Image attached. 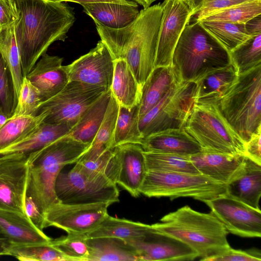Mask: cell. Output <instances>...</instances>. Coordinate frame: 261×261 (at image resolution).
<instances>
[{
	"label": "cell",
	"instance_id": "cell-11",
	"mask_svg": "<svg viewBox=\"0 0 261 261\" xmlns=\"http://www.w3.org/2000/svg\"><path fill=\"white\" fill-rule=\"evenodd\" d=\"M108 90L100 86L69 81L58 93L42 102L34 116L44 114L43 123L65 125L71 129L84 111Z\"/></svg>",
	"mask_w": 261,
	"mask_h": 261
},
{
	"label": "cell",
	"instance_id": "cell-1",
	"mask_svg": "<svg viewBox=\"0 0 261 261\" xmlns=\"http://www.w3.org/2000/svg\"><path fill=\"white\" fill-rule=\"evenodd\" d=\"M12 1L17 15L14 32L25 76L53 42L66 39L75 17L72 9L63 2Z\"/></svg>",
	"mask_w": 261,
	"mask_h": 261
},
{
	"label": "cell",
	"instance_id": "cell-12",
	"mask_svg": "<svg viewBox=\"0 0 261 261\" xmlns=\"http://www.w3.org/2000/svg\"><path fill=\"white\" fill-rule=\"evenodd\" d=\"M162 5L154 67L171 65L176 44L197 8L194 0H164Z\"/></svg>",
	"mask_w": 261,
	"mask_h": 261
},
{
	"label": "cell",
	"instance_id": "cell-19",
	"mask_svg": "<svg viewBox=\"0 0 261 261\" xmlns=\"http://www.w3.org/2000/svg\"><path fill=\"white\" fill-rule=\"evenodd\" d=\"M63 58L44 54L25 77L39 91L44 101L58 93L69 81Z\"/></svg>",
	"mask_w": 261,
	"mask_h": 261
},
{
	"label": "cell",
	"instance_id": "cell-30",
	"mask_svg": "<svg viewBox=\"0 0 261 261\" xmlns=\"http://www.w3.org/2000/svg\"><path fill=\"white\" fill-rule=\"evenodd\" d=\"M153 230L151 225L115 218L108 215L96 228L85 234L87 238L110 237L129 243L143 239Z\"/></svg>",
	"mask_w": 261,
	"mask_h": 261
},
{
	"label": "cell",
	"instance_id": "cell-54",
	"mask_svg": "<svg viewBox=\"0 0 261 261\" xmlns=\"http://www.w3.org/2000/svg\"><path fill=\"white\" fill-rule=\"evenodd\" d=\"M8 117L0 110V128L8 120Z\"/></svg>",
	"mask_w": 261,
	"mask_h": 261
},
{
	"label": "cell",
	"instance_id": "cell-36",
	"mask_svg": "<svg viewBox=\"0 0 261 261\" xmlns=\"http://www.w3.org/2000/svg\"><path fill=\"white\" fill-rule=\"evenodd\" d=\"M0 51L11 70L18 99L24 76L15 38L14 23L1 30Z\"/></svg>",
	"mask_w": 261,
	"mask_h": 261
},
{
	"label": "cell",
	"instance_id": "cell-32",
	"mask_svg": "<svg viewBox=\"0 0 261 261\" xmlns=\"http://www.w3.org/2000/svg\"><path fill=\"white\" fill-rule=\"evenodd\" d=\"M119 108L115 98L111 96L103 120L87 151L78 161L96 159L106 150L112 149L114 134Z\"/></svg>",
	"mask_w": 261,
	"mask_h": 261
},
{
	"label": "cell",
	"instance_id": "cell-52",
	"mask_svg": "<svg viewBox=\"0 0 261 261\" xmlns=\"http://www.w3.org/2000/svg\"><path fill=\"white\" fill-rule=\"evenodd\" d=\"M12 243L0 229V255H8Z\"/></svg>",
	"mask_w": 261,
	"mask_h": 261
},
{
	"label": "cell",
	"instance_id": "cell-34",
	"mask_svg": "<svg viewBox=\"0 0 261 261\" xmlns=\"http://www.w3.org/2000/svg\"><path fill=\"white\" fill-rule=\"evenodd\" d=\"M198 22L229 52L252 36L247 32L245 23L219 20H201Z\"/></svg>",
	"mask_w": 261,
	"mask_h": 261
},
{
	"label": "cell",
	"instance_id": "cell-53",
	"mask_svg": "<svg viewBox=\"0 0 261 261\" xmlns=\"http://www.w3.org/2000/svg\"><path fill=\"white\" fill-rule=\"evenodd\" d=\"M138 4L141 5L143 9H146L151 6V4L156 0H134Z\"/></svg>",
	"mask_w": 261,
	"mask_h": 261
},
{
	"label": "cell",
	"instance_id": "cell-3",
	"mask_svg": "<svg viewBox=\"0 0 261 261\" xmlns=\"http://www.w3.org/2000/svg\"><path fill=\"white\" fill-rule=\"evenodd\" d=\"M90 145L66 135L29 154L25 195L32 198L43 215L51 205L59 202L54 188L61 170L75 163Z\"/></svg>",
	"mask_w": 261,
	"mask_h": 261
},
{
	"label": "cell",
	"instance_id": "cell-26",
	"mask_svg": "<svg viewBox=\"0 0 261 261\" xmlns=\"http://www.w3.org/2000/svg\"><path fill=\"white\" fill-rule=\"evenodd\" d=\"M81 5L84 12L94 22L113 29L127 26L135 20L139 13L136 3L133 4L93 3Z\"/></svg>",
	"mask_w": 261,
	"mask_h": 261
},
{
	"label": "cell",
	"instance_id": "cell-18",
	"mask_svg": "<svg viewBox=\"0 0 261 261\" xmlns=\"http://www.w3.org/2000/svg\"><path fill=\"white\" fill-rule=\"evenodd\" d=\"M118 167L116 184L138 197L147 169L144 150L138 143H126L113 148Z\"/></svg>",
	"mask_w": 261,
	"mask_h": 261
},
{
	"label": "cell",
	"instance_id": "cell-9",
	"mask_svg": "<svg viewBox=\"0 0 261 261\" xmlns=\"http://www.w3.org/2000/svg\"><path fill=\"white\" fill-rule=\"evenodd\" d=\"M140 193L148 197H191L204 202L226 194V185L202 174L147 171Z\"/></svg>",
	"mask_w": 261,
	"mask_h": 261
},
{
	"label": "cell",
	"instance_id": "cell-33",
	"mask_svg": "<svg viewBox=\"0 0 261 261\" xmlns=\"http://www.w3.org/2000/svg\"><path fill=\"white\" fill-rule=\"evenodd\" d=\"M45 115L12 117L0 128V151L32 135L42 123Z\"/></svg>",
	"mask_w": 261,
	"mask_h": 261
},
{
	"label": "cell",
	"instance_id": "cell-25",
	"mask_svg": "<svg viewBox=\"0 0 261 261\" xmlns=\"http://www.w3.org/2000/svg\"><path fill=\"white\" fill-rule=\"evenodd\" d=\"M238 76L237 69L232 63L207 74L196 82L195 104L218 105Z\"/></svg>",
	"mask_w": 261,
	"mask_h": 261
},
{
	"label": "cell",
	"instance_id": "cell-16",
	"mask_svg": "<svg viewBox=\"0 0 261 261\" xmlns=\"http://www.w3.org/2000/svg\"><path fill=\"white\" fill-rule=\"evenodd\" d=\"M65 67L69 81H79L107 89L111 88L114 59L101 40L89 52Z\"/></svg>",
	"mask_w": 261,
	"mask_h": 261
},
{
	"label": "cell",
	"instance_id": "cell-5",
	"mask_svg": "<svg viewBox=\"0 0 261 261\" xmlns=\"http://www.w3.org/2000/svg\"><path fill=\"white\" fill-rule=\"evenodd\" d=\"M231 63L229 52L195 21L185 27L174 50L171 66L182 82H197Z\"/></svg>",
	"mask_w": 261,
	"mask_h": 261
},
{
	"label": "cell",
	"instance_id": "cell-27",
	"mask_svg": "<svg viewBox=\"0 0 261 261\" xmlns=\"http://www.w3.org/2000/svg\"><path fill=\"white\" fill-rule=\"evenodd\" d=\"M87 261H138V251L126 241L110 237L87 238Z\"/></svg>",
	"mask_w": 261,
	"mask_h": 261
},
{
	"label": "cell",
	"instance_id": "cell-35",
	"mask_svg": "<svg viewBox=\"0 0 261 261\" xmlns=\"http://www.w3.org/2000/svg\"><path fill=\"white\" fill-rule=\"evenodd\" d=\"M139 104L130 108L119 106L114 134L113 148L126 143L139 144L142 137L139 127Z\"/></svg>",
	"mask_w": 261,
	"mask_h": 261
},
{
	"label": "cell",
	"instance_id": "cell-55",
	"mask_svg": "<svg viewBox=\"0 0 261 261\" xmlns=\"http://www.w3.org/2000/svg\"><path fill=\"white\" fill-rule=\"evenodd\" d=\"M0 31H1V30H0Z\"/></svg>",
	"mask_w": 261,
	"mask_h": 261
},
{
	"label": "cell",
	"instance_id": "cell-45",
	"mask_svg": "<svg viewBox=\"0 0 261 261\" xmlns=\"http://www.w3.org/2000/svg\"><path fill=\"white\" fill-rule=\"evenodd\" d=\"M253 0H201L192 17L198 22L229 7Z\"/></svg>",
	"mask_w": 261,
	"mask_h": 261
},
{
	"label": "cell",
	"instance_id": "cell-14",
	"mask_svg": "<svg viewBox=\"0 0 261 261\" xmlns=\"http://www.w3.org/2000/svg\"><path fill=\"white\" fill-rule=\"evenodd\" d=\"M228 232L243 237H261V211L225 194L204 201Z\"/></svg>",
	"mask_w": 261,
	"mask_h": 261
},
{
	"label": "cell",
	"instance_id": "cell-46",
	"mask_svg": "<svg viewBox=\"0 0 261 261\" xmlns=\"http://www.w3.org/2000/svg\"><path fill=\"white\" fill-rule=\"evenodd\" d=\"M261 253L257 249L236 250L231 247L221 254L213 256L205 261H260Z\"/></svg>",
	"mask_w": 261,
	"mask_h": 261
},
{
	"label": "cell",
	"instance_id": "cell-39",
	"mask_svg": "<svg viewBox=\"0 0 261 261\" xmlns=\"http://www.w3.org/2000/svg\"><path fill=\"white\" fill-rule=\"evenodd\" d=\"M8 255L22 261H66L64 255L50 243L12 244Z\"/></svg>",
	"mask_w": 261,
	"mask_h": 261
},
{
	"label": "cell",
	"instance_id": "cell-29",
	"mask_svg": "<svg viewBox=\"0 0 261 261\" xmlns=\"http://www.w3.org/2000/svg\"><path fill=\"white\" fill-rule=\"evenodd\" d=\"M110 90L119 106L130 108L139 103L141 87L124 59L114 60Z\"/></svg>",
	"mask_w": 261,
	"mask_h": 261
},
{
	"label": "cell",
	"instance_id": "cell-31",
	"mask_svg": "<svg viewBox=\"0 0 261 261\" xmlns=\"http://www.w3.org/2000/svg\"><path fill=\"white\" fill-rule=\"evenodd\" d=\"M70 129L65 125H52L42 123L32 135L21 142L2 150L0 155L13 153L29 154L35 152L66 135Z\"/></svg>",
	"mask_w": 261,
	"mask_h": 261
},
{
	"label": "cell",
	"instance_id": "cell-38",
	"mask_svg": "<svg viewBox=\"0 0 261 261\" xmlns=\"http://www.w3.org/2000/svg\"><path fill=\"white\" fill-rule=\"evenodd\" d=\"M229 54L239 75L261 65V33L251 36Z\"/></svg>",
	"mask_w": 261,
	"mask_h": 261
},
{
	"label": "cell",
	"instance_id": "cell-51",
	"mask_svg": "<svg viewBox=\"0 0 261 261\" xmlns=\"http://www.w3.org/2000/svg\"><path fill=\"white\" fill-rule=\"evenodd\" d=\"M56 2H71L77 3L81 5L84 4L93 3H111L119 4H133L135 2L130 0H48Z\"/></svg>",
	"mask_w": 261,
	"mask_h": 261
},
{
	"label": "cell",
	"instance_id": "cell-17",
	"mask_svg": "<svg viewBox=\"0 0 261 261\" xmlns=\"http://www.w3.org/2000/svg\"><path fill=\"white\" fill-rule=\"evenodd\" d=\"M128 243L138 251L140 260H192L198 257L186 244L154 228L143 239Z\"/></svg>",
	"mask_w": 261,
	"mask_h": 261
},
{
	"label": "cell",
	"instance_id": "cell-40",
	"mask_svg": "<svg viewBox=\"0 0 261 261\" xmlns=\"http://www.w3.org/2000/svg\"><path fill=\"white\" fill-rule=\"evenodd\" d=\"M85 234L68 233L51 240L50 244L58 250L66 261H87L89 250Z\"/></svg>",
	"mask_w": 261,
	"mask_h": 261
},
{
	"label": "cell",
	"instance_id": "cell-42",
	"mask_svg": "<svg viewBox=\"0 0 261 261\" xmlns=\"http://www.w3.org/2000/svg\"><path fill=\"white\" fill-rule=\"evenodd\" d=\"M18 102L11 70L0 51V110L11 118Z\"/></svg>",
	"mask_w": 261,
	"mask_h": 261
},
{
	"label": "cell",
	"instance_id": "cell-24",
	"mask_svg": "<svg viewBox=\"0 0 261 261\" xmlns=\"http://www.w3.org/2000/svg\"><path fill=\"white\" fill-rule=\"evenodd\" d=\"M181 82L171 65L154 67L141 88L139 118L155 106L172 88Z\"/></svg>",
	"mask_w": 261,
	"mask_h": 261
},
{
	"label": "cell",
	"instance_id": "cell-2",
	"mask_svg": "<svg viewBox=\"0 0 261 261\" xmlns=\"http://www.w3.org/2000/svg\"><path fill=\"white\" fill-rule=\"evenodd\" d=\"M162 14V5L159 3L141 10L134 21L121 29H110L95 22L101 40L114 60L126 61L141 88L154 68Z\"/></svg>",
	"mask_w": 261,
	"mask_h": 261
},
{
	"label": "cell",
	"instance_id": "cell-41",
	"mask_svg": "<svg viewBox=\"0 0 261 261\" xmlns=\"http://www.w3.org/2000/svg\"><path fill=\"white\" fill-rule=\"evenodd\" d=\"M260 14L261 0H253L225 9L201 20H219L245 23L249 19Z\"/></svg>",
	"mask_w": 261,
	"mask_h": 261
},
{
	"label": "cell",
	"instance_id": "cell-44",
	"mask_svg": "<svg viewBox=\"0 0 261 261\" xmlns=\"http://www.w3.org/2000/svg\"><path fill=\"white\" fill-rule=\"evenodd\" d=\"M76 162L91 171L106 176L116 184L118 167L113 148L106 150L95 159Z\"/></svg>",
	"mask_w": 261,
	"mask_h": 261
},
{
	"label": "cell",
	"instance_id": "cell-20",
	"mask_svg": "<svg viewBox=\"0 0 261 261\" xmlns=\"http://www.w3.org/2000/svg\"><path fill=\"white\" fill-rule=\"evenodd\" d=\"M139 144L144 151L190 156L202 148L184 128L170 129L143 138Z\"/></svg>",
	"mask_w": 261,
	"mask_h": 261
},
{
	"label": "cell",
	"instance_id": "cell-37",
	"mask_svg": "<svg viewBox=\"0 0 261 261\" xmlns=\"http://www.w3.org/2000/svg\"><path fill=\"white\" fill-rule=\"evenodd\" d=\"M147 171L201 174L189 156L144 151Z\"/></svg>",
	"mask_w": 261,
	"mask_h": 261
},
{
	"label": "cell",
	"instance_id": "cell-28",
	"mask_svg": "<svg viewBox=\"0 0 261 261\" xmlns=\"http://www.w3.org/2000/svg\"><path fill=\"white\" fill-rule=\"evenodd\" d=\"M111 96L110 89L103 93L84 111L67 135L91 144L103 120Z\"/></svg>",
	"mask_w": 261,
	"mask_h": 261
},
{
	"label": "cell",
	"instance_id": "cell-22",
	"mask_svg": "<svg viewBox=\"0 0 261 261\" xmlns=\"http://www.w3.org/2000/svg\"><path fill=\"white\" fill-rule=\"evenodd\" d=\"M245 157L202 150L189 158L201 174L226 185L243 166Z\"/></svg>",
	"mask_w": 261,
	"mask_h": 261
},
{
	"label": "cell",
	"instance_id": "cell-10",
	"mask_svg": "<svg viewBox=\"0 0 261 261\" xmlns=\"http://www.w3.org/2000/svg\"><path fill=\"white\" fill-rule=\"evenodd\" d=\"M197 83L181 82L172 88L144 115L139 118L142 138L170 129L184 128L195 104Z\"/></svg>",
	"mask_w": 261,
	"mask_h": 261
},
{
	"label": "cell",
	"instance_id": "cell-7",
	"mask_svg": "<svg viewBox=\"0 0 261 261\" xmlns=\"http://www.w3.org/2000/svg\"><path fill=\"white\" fill-rule=\"evenodd\" d=\"M184 128L203 150L245 155V142L222 116L218 105L195 104Z\"/></svg>",
	"mask_w": 261,
	"mask_h": 261
},
{
	"label": "cell",
	"instance_id": "cell-6",
	"mask_svg": "<svg viewBox=\"0 0 261 261\" xmlns=\"http://www.w3.org/2000/svg\"><path fill=\"white\" fill-rule=\"evenodd\" d=\"M218 106L245 143L261 131V65L239 75Z\"/></svg>",
	"mask_w": 261,
	"mask_h": 261
},
{
	"label": "cell",
	"instance_id": "cell-47",
	"mask_svg": "<svg viewBox=\"0 0 261 261\" xmlns=\"http://www.w3.org/2000/svg\"><path fill=\"white\" fill-rule=\"evenodd\" d=\"M24 214L32 223L39 230L45 228V218L32 198L25 195Z\"/></svg>",
	"mask_w": 261,
	"mask_h": 261
},
{
	"label": "cell",
	"instance_id": "cell-50",
	"mask_svg": "<svg viewBox=\"0 0 261 261\" xmlns=\"http://www.w3.org/2000/svg\"><path fill=\"white\" fill-rule=\"evenodd\" d=\"M245 26L247 32L252 36L261 33V15L249 19Z\"/></svg>",
	"mask_w": 261,
	"mask_h": 261
},
{
	"label": "cell",
	"instance_id": "cell-13",
	"mask_svg": "<svg viewBox=\"0 0 261 261\" xmlns=\"http://www.w3.org/2000/svg\"><path fill=\"white\" fill-rule=\"evenodd\" d=\"M109 203L51 205L44 214L45 228L54 226L67 233L86 234L96 228L109 215Z\"/></svg>",
	"mask_w": 261,
	"mask_h": 261
},
{
	"label": "cell",
	"instance_id": "cell-21",
	"mask_svg": "<svg viewBox=\"0 0 261 261\" xmlns=\"http://www.w3.org/2000/svg\"><path fill=\"white\" fill-rule=\"evenodd\" d=\"M226 194L256 209H260L261 165L245 155L241 168L226 184Z\"/></svg>",
	"mask_w": 261,
	"mask_h": 261
},
{
	"label": "cell",
	"instance_id": "cell-4",
	"mask_svg": "<svg viewBox=\"0 0 261 261\" xmlns=\"http://www.w3.org/2000/svg\"><path fill=\"white\" fill-rule=\"evenodd\" d=\"M152 224L157 231L184 242L192 248L200 260L222 253L230 248L228 231L212 213H203L188 205L168 213Z\"/></svg>",
	"mask_w": 261,
	"mask_h": 261
},
{
	"label": "cell",
	"instance_id": "cell-23",
	"mask_svg": "<svg viewBox=\"0 0 261 261\" xmlns=\"http://www.w3.org/2000/svg\"><path fill=\"white\" fill-rule=\"evenodd\" d=\"M0 229L12 244H48L52 240L17 211L0 210Z\"/></svg>",
	"mask_w": 261,
	"mask_h": 261
},
{
	"label": "cell",
	"instance_id": "cell-8",
	"mask_svg": "<svg viewBox=\"0 0 261 261\" xmlns=\"http://www.w3.org/2000/svg\"><path fill=\"white\" fill-rule=\"evenodd\" d=\"M68 172L58 174L55 184L56 197L61 203L82 204L119 201L117 184L106 176L91 171L78 162Z\"/></svg>",
	"mask_w": 261,
	"mask_h": 261
},
{
	"label": "cell",
	"instance_id": "cell-49",
	"mask_svg": "<svg viewBox=\"0 0 261 261\" xmlns=\"http://www.w3.org/2000/svg\"><path fill=\"white\" fill-rule=\"evenodd\" d=\"M259 131L245 143V155L261 165V143Z\"/></svg>",
	"mask_w": 261,
	"mask_h": 261
},
{
	"label": "cell",
	"instance_id": "cell-15",
	"mask_svg": "<svg viewBox=\"0 0 261 261\" xmlns=\"http://www.w3.org/2000/svg\"><path fill=\"white\" fill-rule=\"evenodd\" d=\"M28 157L21 153L0 155V210L24 214Z\"/></svg>",
	"mask_w": 261,
	"mask_h": 261
},
{
	"label": "cell",
	"instance_id": "cell-43",
	"mask_svg": "<svg viewBox=\"0 0 261 261\" xmlns=\"http://www.w3.org/2000/svg\"><path fill=\"white\" fill-rule=\"evenodd\" d=\"M42 102L38 89L24 76L17 106L12 117L34 116Z\"/></svg>",
	"mask_w": 261,
	"mask_h": 261
},
{
	"label": "cell",
	"instance_id": "cell-48",
	"mask_svg": "<svg viewBox=\"0 0 261 261\" xmlns=\"http://www.w3.org/2000/svg\"><path fill=\"white\" fill-rule=\"evenodd\" d=\"M17 18L12 0H0V30L14 23Z\"/></svg>",
	"mask_w": 261,
	"mask_h": 261
}]
</instances>
